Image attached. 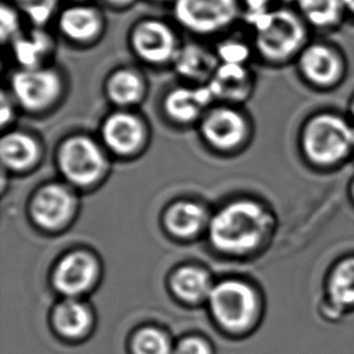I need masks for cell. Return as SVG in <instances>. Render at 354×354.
I'll use <instances>...</instances> for the list:
<instances>
[{
    "label": "cell",
    "instance_id": "52a82bcc",
    "mask_svg": "<svg viewBox=\"0 0 354 354\" xmlns=\"http://www.w3.org/2000/svg\"><path fill=\"white\" fill-rule=\"evenodd\" d=\"M79 201L67 183H48L37 189L29 201V216L40 230L59 232L77 216Z\"/></svg>",
    "mask_w": 354,
    "mask_h": 354
},
{
    "label": "cell",
    "instance_id": "74e56055",
    "mask_svg": "<svg viewBox=\"0 0 354 354\" xmlns=\"http://www.w3.org/2000/svg\"><path fill=\"white\" fill-rule=\"evenodd\" d=\"M351 194H352V198L354 200V180L352 183V185H351Z\"/></svg>",
    "mask_w": 354,
    "mask_h": 354
},
{
    "label": "cell",
    "instance_id": "484cf974",
    "mask_svg": "<svg viewBox=\"0 0 354 354\" xmlns=\"http://www.w3.org/2000/svg\"><path fill=\"white\" fill-rule=\"evenodd\" d=\"M11 4L33 27L45 28V26L57 16L59 0H11Z\"/></svg>",
    "mask_w": 354,
    "mask_h": 354
},
{
    "label": "cell",
    "instance_id": "83f0119b",
    "mask_svg": "<svg viewBox=\"0 0 354 354\" xmlns=\"http://www.w3.org/2000/svg\"><path fill=\"white\" fill-rule=\"evenodd\" d=\"M216 55L221 63L245 66L250 57V48L239 39H225L218 44Z\"/></svg>",
    "mask_w": 354,
    "mask_h": 354
},
{
    "label": "cell",
    "instance_id": "7c38bea8",
    "mask_svg": "<svg viewBox=\"0 0 354 354\" xmlns=\"http://www.w3.org/2000/svg\"><path fill=\"white\" fill-rule=\"evenodd\" d=\"M200 131L212 148L231 151L239 148L247 138L248 124L243 114L232 106H216L202 118Z\"/></svg>",
    "mask_w": 354,
    "mask_h": 354
},
{
    "label": "cell",
    "instance_id": "d6986e66",
    "mask_svg": "<svg viewBox=\"0 0 354 354\" xmlns=\"http://www.w3.org/2000/svg\"><path fill=\"white\" fill-rule=\"evenodd\" d=\"M172 64L184 79L202 85L211 80L221 62L216 51H211L200 44L187 43L180 46Z\"/></svg>",
    "mask_w": 354,
    "mask_h": 354
},
{
    "label": "cell",
    "instance_id": "9a60e30c",
    "mask_svg": "<svg viewBox=\"0 0 354 354\" xmlns=\"http://www.w3.org/2000/svg\"><path fill=\"white\" fill-rule=\"evenodd\" d=\"M214 100L207 84L196 87H177L168 92L163 101V111L177 124H192L203 118V111Z\"/></svg>",
    "mask_w": 354,
    "mask_h": 354
},
{
    "label": "cell",
    "instance_id": "8d00e7d4",
    "mask_svg": "<svg viewBox=\"0 0 354 354\" xmlns=\"http://www.w3.org/2000/svg\"><path fill=\"white\" fill-rule=\"evenodd\" d=\"M71 3H88V0H69Z\"/></svg>",
    "mask_w": 354,
    "mask_h": 354
},
{
    "label": "cell",
    "instance_id": "6da1fadb",
    "mask_svg": "<svg viewBox=\"0 0 354 354\" xmlns=\"http://www.w3.org/2000/svg\"><path fill=\"white\" fill-rule=\"evenodd\" d=\"M271 213L259 202L243 198L229 202L211 216L208 239L216 252L243 257L258 250L271 236Z\"/></svg>",
    "mask_w": 354,
    "mask_h": 354
},
{
    "label": "cell",
    "instance_id": "7a4b0ae2",
    "mask_svg": "<svg viewBox=\"0 0 354 354\" xmlns=\"http://www.w3.org/2000/svg\"><path fill=\"white\" fill-rule=\"evenodd\" d=\"M242 19L253 29L257 53L268 62H286L306 46V22L294 10L272 8Z\"/></svg>",
    "mask_w": 354,
    "mask_h": 354
},
{
    "label": "cell",
    "instance_id": "836d02e7",
    "mask_svg": "<svg viewBox=\"0 0 354 354\" xmlns=\"http://www.w3.org/2000/svg\"><path fill=\"white\" fill-rule=\"evenodd\" d=\"M342 4H344L345 11H348L354 16V0H342Z\"/></svg>",
    "mask_w": 354,
    "mask_h": 354
},
{
    "label": "cell",
    "instance_id": "1f68e13d",
    "mask_svg": "<svg viewBox=\"0 0 354 354\" xmlns=\"http://www.w3.org/2000/svg\"><path fill=\"white\" fill-rule=\"evenodd\" d=\"M0 118H1V126L6 127V124H11L15 118V111L12 106L10 104L8 97L3 93L1 96V111H0Z\"/></svg>",
    "mask_w": 354,
    "mask_h": 354
},
{
    "label": "cell",
    "instance_id": "44dd1931",
    "mask_svg": "<svg viewBox=\"0 0 354 354\" xmlns=\"http://www.w3.org/2000/svg\"><path fill=\"white\" fill-rule=\"evenodd\" d=\"M15 59L24 69L44 67V61L55 48L53 38L45 28L33 29L28 34L22 33L10 44Z\"/></svg>",
    "mask_w": 354,
    "mask_h": 354
},
{
    "label": "cell",
    "instance_id": "e0dca14e",
    "mask_svg": "<svg viewBox=\"0 0 354 354\" xmlns=\"http://www.w3.org/2000/svg\"><path fill=\"white\" fill-rule=\"evenodd\" d=\"M3 168L11 172H27L35 167L41 158L38 139L21 131H10L0 142Z\"/></svg>",
    "mask_w": 354,
    "mask_h": 354
},
{
    "label": "cell",
    "instance_id": "d4e9b609",
    "mask_svg": "<svg viewBox=\"0 0 354 354\" xmlns=\"http://www.w3.org/2000/svg\"><path fill=\"white\" fill-rule=\"evenodd\" d=\"M297 12L302 19L318 29L334 28L342 19V0H297Z\"/></svg>",
    "mask_w": 354,
    "mask_h": 354
},
{
    "label": "cell",
    "instance_id": "2e32d148",
    "mask_svg": "<svg viewBox=\"0 0 354 354\" xmlns=\"http://www.w3.org/2000/svg\"><path fill=\"white\" fill-rule=\"evenodd\" d=\"M211 218L198 202L182 200L172 203L163 213V227L178 239H192L208 227Z\"/></svg>",
    "mask_w": 354,
    "mask_h": 354
},
{
    "label": "cell",
    "instance_id": "30bf717a",
    "mask_svg": "<svg viewBox=\"0 0 354 354\" xmlns=\"http://www.w3.org/2000/svg\"><path fill=\"white\" fill-rule=\"evenodd\" d=\"M102 144L118 158H134L149 140L148 126L140 116L126 109L111 113L101 127Z\"/></svg>",
    "mask_w": 354,
    "mask_h": 354
},
{
    "label": "cell",
    "instance_id": "5bb4252c",
    "mask_svg": "<svg viewBox=\"0 0 354 354\" xmlns=\"http://www.w3.org/2000/svg\"><path fill=\"white\" fill-rule=\"evenodd\" d=\"M299 69L315 86L328 88L342 77L344 62L335 48L324 44H311L299 55Z\"/></svg>",
    "mask_w": 354,
    "mask_h": 354
},
{
    "label": "cell",
    "instance_id": "cb8c5ba5",
    "mask_svg": "<svg viewBox=\"0 0 354 354\" xmlns=\"http://www.w3.org/2000/svg\"><path fill=\"white\" fill-rule=\"evenodd\" d=\"M53 322L59 334L69 339H79L90 330L92 315L85 304L68 297L58 305L53 313Z\"/></svg>",
    "mask_w": 354,
    "mask_h": 354
},
{
    "label": "cell",
    "instance_id": "603a6c76",
    "mask_svg": "<svg viewBox=\"0 0 354 354\" xmlns=\"http://www.w3.org/2000/svg\"><path fill=\"white\" fill-rule=\"evenodd\" d=\"M326 294L339 311L354 310V257L342 259L331 270Z\"/></svg>",
    "mask_w": 354,
    "mask_h": 354
},
{
    "label": "cell",
    "instance_id": "d6a6232c",
    "mask_svg": "<svg viewBox=\"0 0 354 354\" xmlns=\"http://www.w3.org/2000/svg\"><path fill=\"white\" fill-rule=\"evenodd\" d=\"M111 9L118 10V11H124L129 10L137 4L138 0H103Z\"/></svg>",
    "mask_w": 354,
    "mask_h": 354
},
{
    "label": "cell",
    "instance_id": "e575fe53",
    "mask_svg": "<svg viewBox=\"0 0 354 354\" xmlns=\"http://www.w3.org/2000/svg\"><path fill=\"white\" fill-rule=\"evenodd\" d=\"M151 1H155V3H174V0H151Z\"/></svg>",
    "mask_w": 354,
    "mask_h": 354
},
{
    "label": "cell",
    "instance_id": "3957f363",
    "mask_svg": "<svg viewBox=\"0 0 354 354\" xmlns=\"http://www.w3.org/2000/svg\"><path fill=\"white\" fill-rule=\"evenodd\" d=\"M302 151L318 167H333L354 151V126L335 114H318L307 121L301 134Z\"/></svg>",
    "mask_w": 354,
    "mask_h": 354
},
{
    "label": "cell",
    "instance_id": "ffe728a7",
    "mask_svg": "<svg viewBox=\"0 0 354 354\" xmlns=\"http://www.w3.org/2000/svg\"><path fill=\"white\" fill-rule=\"evenodd\" d=\"M106 96L120 109L138 106L147 95V84L140 73L132 68H120L108 77Z\"/></svg>",
    "mask_w": 354,
    "mask_h": 354
},
{
    "label": "cell",
    "instance_id": "9c48e42d",
    "mask_svg": "<svg viewBox=\"0 0 354 354\" xmlns=\"http://www.w3.org/2000/svg\"><path fill=\"white\" fill-rule=\"evenodd\" d=\"M11 93L24 111L41 113L53 108L62 96L63 80L53 68H19L10 82Z\"/></svg>",
    "mask_w": 354,
    "mask_h": 354
},
{
    "label": "cell",
    "instance_id": "8992f818",
    "mask_svg": "<svg viewBox=\"0 0 354 354\" xmlns=\"http://www.w3.org/2000/svg\"><path fill=\"white\" fill-rule=\"evenodd\" d=\"M172 11L182 28L202 37L223 33L243 12L239 0H174Z\"/></svg>",
    "mask_w": 354,
    "mask_h": 354
},
{
    "label": "cell",
    "instance_id": "f35d334b",
    "mask_svg": "<svg viewBox=\"0 0 354 354\" xmlns=\"http://www.w3.org/2000/svg\"><path fill=\"white\" fill-rule=\"evenodd\" d=\"M353 158H354V151H353Z\"/></svg>",
    "mask_w": 354,
    "mask_h": 354
},
{
    "label": "cell",
    "instance_id": "ac0fdd59",
    "mask_svg": "<svg viewBox=\"0 0 354 354\" xmlns=\"http://www.w3.org/2000/svg\"><path fill=\"white\" fill-rule=\"evenodd\" d=\"M207 85L216 100L226 103H239L250 96L253 77L245 66L221 63Z\"/></svg>",
    "mask_w": 354,
    "mask_h": 354
},
{
    "label": "cell",
    "instance_id": "4fadbf2b",
    "mask_svg": "<svg viewBox=\"0 0 354 354\" xmlns=\"http://www.w3.org/2000/svg\"><path fill=\"white\" fill-rule=\"evenodd\" d=\"M57 26L64 38L79 45H90L106 30V16L90 3H72L57 15Z\"/></svg>",
    "mask_w": 354,
    "mask_h": 354
},
{
    "label": "cell",
    "instance_id": "4316f807",
    "mask_svg": "<svg viewBox=\"0 0 354 354\" xmlns=\"http://www.w3.org/2000/svg\"><path fill=\"white\" fill-rule=\"evenodd\" d=\"M132 347L134 354H174L168 336L153 328L137 333Z\"/></svg>",
    "mask_w": 354,
    "mask_h": 354
},
{
    "label": "cell",
    "instance_id": "d590c367",
    "mask_svg": "<svg viewBox=\"0 0 354 354\" xmlns=\"http://www.w3.org/2000/svg\"><path fill=\"white\" fill-rule=\"evenodd\" d=\"M351 114H352V118H353L354 120V98L352 103H351Z\"/></svg>",
    "mask_w": 354,
    "mask_h": 354
},
{
    "label": "cell",
    "instance_id": "f546056e",
    "mask_svg": "<svg viewBox=\"0 0 354 354\" xmlns=\"http://www.w3.org/2000/svg\"><path fill=\"white\" fill-rule=\"evenodd\" d=\"M174 354H212V352L211 347L207 342L201 339L192 337L182 341L177 346Z\"/></svg>",
    "mask_w": 354,
    "mask_h": 354
},
{
    "label": "cell",
    "instance_id": "5b68a950",
    "mask_svg": "<svg viewBox=\"0 0 354 354\" xmlns=\"http://www.w3.org/2000/svg\"><path fill=\"white\" fill-rule=\"evenodd\" d=\"M208 302L216 321L232 333L249 330L260 315L258 292L248 283L237 279L214 284Z\"/></svg>",
    "mask_w": 354,
    "mask_h": 354
},
{
    "label": "cell",
    "instance_id": "4dcf8cb0",
    "mask_svg": "<svg viewBox=\"0 0 354 354\" xmlns=\"http://www.w3.org/2000/svg\"><path fill=\"white\" fill-rule=\"evenodd\" d=\"M243 15L259 14L272 9L273 0H239Z\"/></svg>",
    "mask_w": 354,
    "mask_h": 354
},
{
    "label": "cell",
    "instance_id": "f1b7e54d",
    "mask_svg": "<svg viewBox=\"0 0 354 354\" xmlns=\"http://www.w3.org/2000/svg\"><path fill=\"white\" fill-rule=\"evenodd\" d=\"M21 28V12L12 4L3 3L0 6V39L3 44H11L19 38Z\"/></svg>",
    "mask_w": 354,
    "mask_h": 354
},
{
    "label": "cell",
    "instance_id": "8fae6325",
    "mask_svg": "<svg viewBox=\"0 0 354 354\" xmlns=\"http://www.w3.org/2000/svg\"><path fill=\"white\" fill-rule=\"evenodd\" d=\"M101 276V263L96 255L77 249L64 254L53 268V283L58 292L77 299L90 292Z\"/></svg>",
    "mask_w": 354,
    "mask_h": 354
},
{
    "label": "cell",
    "instance_id": "7402d4cb",
    "mask_svg": "<svg viewBox=\"0 0 354 354\" xmlns=\"http://www.w3.org/2000/svg\"><path fill=\"white\" fill-rule=\"evenodd\" d=\"M214 284L209 273L198 266L185 265L178 268L171 277V288L180 300L197 302L208 300Z\"/></svg>",
    "mask_w": 354,
    "mask_h": 354
},
{
    "label": "cell",
    "instance_id": "277c9868",
    "mask_svg": "<svg viewBox=\"0 0 354 354\" xmlns=\"http://www.w3.org/2000/svg\"><path fill=\"white\" fill-rule=\"evenodd\" d=\"M106 149L96 139L75 134L64 139L56 153L58 172L74 189H91L106 177L109 158Z\"/></svg>",
    "mask_w": 354,
    "mask_h": 354
},
{
    "label": "cell",
    "instance_id": "ba28073f",
    "mask_svg": "<svg viewBox=\"0 0 354 354\" xmlns=\"http://www.w3.org/2000/svg\"><path fill=\"white\" fill-rule=\"evenodd\" d=\"M129 41L134 55L151 66L173 63L182 46L171 24L156 17L137 21L129 30Z\"/></svg>",
    "mask_w": 354,
    "mask_h": 354
}]
</instances>
